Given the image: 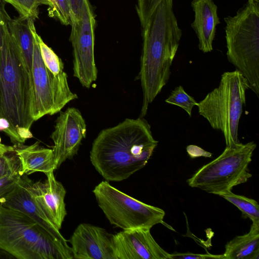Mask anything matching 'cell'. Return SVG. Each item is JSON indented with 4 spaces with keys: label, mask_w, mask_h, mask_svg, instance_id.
Returning a JSON list of instances; mask_svg holds the SVG:
<instances>
[{
    "label": "cell",
    "mask_w": 259,
    "mask_h": 259,
    "mask_svg": "<svg viewBox=\"0 0 259 259\" xmlns=\"http://www.w3.org/2000/svg\"><path fill=\"white\" fill-rule=\"evenodd\" d=\"M36 37L45 65L55 74H61L64 73V64L61 59L51 48L44 42L37 33L36 34Z\"/></svg>",
    "instance_id": "cell-21"
},
{
    "label": "cell",
    "mask_w": 259,
    "mask_h": 259,
    "mask_svg": "<svg viewBox=\"0 0 259 259\" xmlns=\"http://www.w3.org/2000/svg\"><path fill=\"white\" fill-rule=\"evenodd\" d=\"M229 61L259 95V3L248 1L236 14L224 18Z\"/></svg>",
    "instance_id": "cell-5"
},
{
    "label": "cell",
    "mask_w": 259,
    "mask_h": 259,
    "mask_svg": "<svg viewBox=\"0 0 259 259\" xmlns=\"http://www.w3.org/2000/svg\"><path fill=\"white\" fill-rule=\"evenodd\" d=\"M158 143L144 117L126 118L99 133L90 160L107 181H122L147 164Z\"/></svg>",
    "instance_id": "cell-1"
},
{
    "label": "cell",
    "mask_w": 259,
    "mask_h": 259,
    "mask_svg": "<svg viewBox=\"0 0 259 259\" xmlns=\"http://www.w3.org/2000/svg\"><path fill=\"white\" fill-rule=\"evenodd\" d=\"M223 255L225 259H258L259 225L252 223L248 233L228 242Z\"/></svg>",
    "instance_id": "cell-18"
},
{
    "label": "cell",
    "mask_w": 259,
    "mask_h": 259,
    "mask_svg": "<svg viewBox=\"0 0 259 259\" xmlns=\"http://www.w3.org/2000/svg\"><path fill=\"white\" fill-rule=\"evenodd\" d=\"M173 0H162L143 28V43L139 78L143 92L140 117L167 83L182 32L174 14Z\"/></svg>",
    "instance_id": "cell-2"
},
{
    "label": "cell",
    "mask_w": 259,
    "mask_h": 259,
    "mask_svg": "<svg viewBox=\"0 0 259 259\" xmlns=\"http://www.w3.org/2000/svg\"><path fill=\"white\" fill-rule=\"evenodd\" d=\"M7 23L11 36L19 49L30 74L33 58L34 40L27 19L21 17L12 19L9 15Z\"/></svg>",
    "instance_id": "cell-19"
},
{
    "label": "cell",
    "mask_w": 259,
    "mask_h": 259,
    "mask_svg": "<svg viewBox=\"0 0 259 259\" xmlns=\"http://www.w3.org/2000/svg\"><path fill=\"white\" fill-rule=\"evenodd\" d=\"M13 150V146H6L2 144H0V155Z\"/></svg>",
    "instance_id": "cell-32"
},
{
    "label": "cell",
    "mask_w": 259,
    "mask_h": 259,
    "mask_svg": "<svg viewBox=\"0 0 259 259\" xmlns=\"http://www.w3.org/2000/svg\"><path fill=\"white\" fill-rule=\"evenodd\" d=\"M186 151L191 158L198 157H211L212 153L206 151L201 147L194 145H188L186 147Z\"/></svg>",
    "instance_id": "cell-30"
},
{
    "label": "cell",
    "mask_w": 259,
    "mask_h": 259,
    "mask_svg": "<svg viewBox=\"0 0 259 259\" xmlns=\"http://www.w3.org/2000/svg\"><path fill=\"white\" fill-rule=\"evenodd\" d=\"M162 0H138L137 13L142 27L153 11Z\"/></svg>",
    "instance_id": "cell-27"
},
{
    "label": "cell",
    "mask_w": 259,
    "mask_h": 259,
    "mask_svg": "<svg viewBox=\"0 0 259 259\" xmlns=\"http://www.w3.org/2000/svg\"><path fill=\"white\" fill-rule=\"evenodd\" d=\"M69 2L71 22L78 19L82 12L86 0H68Z\"/></svg>",
    "instance_id": "cell-29"
},
{
    "label": "cell",
    "mask_w": 259,
    "mask_h": 259,
    "mask_svg": "<svg viewBox=\"0 0 259 259\" xmlns=\"http://www.w3.org/2000/svg\"><path fill=\"white\" fill-rule=\"evenodd\" d=\"M13 146L21 163L22 175L35 172L46 174L57 169L53 150L40 146L38 142L29 146L18 143Z\"/></svg>",
    "instance_id": "cell-17"
},
{
    "label": "cell",
    "mask_w": 259,
    "mask_h": 259,
    "mask_svg": "<svg viewBox=\"0 0 259 259\" xmlns=\"http://www.w3.org/2000/svg\"><path fill=\"white\" fill-rule=\"evenodd\" d=\"M21 169L0 177V198L12 191L19 183L21 177Z\"/></svg>",
    "instance_id": "cell-26"
},
{
    "label": "cell",
    "mask_w": 259,
    "mask_h": 259,
    "mask_svg": "<svg viewBox=\"0 0 259 259\" xmlns=\"http://www.w3.org/2000/svg\"><path fill=\"white\" fill-rule=\"evenodd\" d=\"M256 147L254 142L226 146L223 153L187 180L189 186L219 195L231 191L252 177L248 165Z\"/></svg>",
    "instance_id": "cell-7"
},
{
    "label": "cell",
    "mask_w": 259,
    "mask_h": 259,
    "mask_svg": "<svg viewBox=\"0 0 259 259\" xmlns=\"http://www.w3.org/2000/svg\"><path fill=\"white\" fill-rule=\"evenodd\" d=\"M248 89L247 82L239 71L225 72L219 86L196 105L199 114L212 128L223 134L227 147L240 143L238 126Z\"/></svg>",
    "instance_id": "cell-6"
},
{
    "label": "cell",
    "mask_w": 259,
    "mask_h": 259,
    "mask_svg": "<svg viewBox=\"0 0 259 259\" xmlns=\"http://www.w3.org/2000/svg\"><path fill=\"white\" fill-rule=\"evenodd\" d=\"M112 236L101 227L80 224L69 240L73 258L114 259Z\"/></svg>",
    "instance_id": "cell-13"
},
{
    "label": "cell",
    "mask_w": 259,
    "mask_h": 259,
    "mask_svg": "<svg viewBox=\"0 0 259 259\" xmlns=\"http://www.w3.org/2000/svg\"><path fill=\"white\" fill-rule=\"evenodd\" d=\"M8 15L0 6V117L10 123L12 143L23 144L33 137L32 88L29 70L10 33Z\"/></svg>",
    "instance_id": "cell-3"
},
{
    "label": "cell",
    "mask_w": 259,
    "mask_h": 259,
    "mask_svg": "<svg viewBox=\"0 0 259 259\" xmlns=\"http://www.w3.org/2000/svg\"><path fill=\"white\" fill-rule=\"evenodd\" d=\"M150 229L123 230L112 236L114 259H171L152 236Z\"/></svg>",
    "instance_id": "cell-12"
},
{
    "label": "cell",
    "mask_w": 259,
    "mask_h": 259,
    "mask_svg": "<svg viewBox=\"0 0 259 259\" xmlns=\"http://www.w3.org/2000/svg\"><path fill=\"white\" fill-rule=\"evenodd\" d=\"M0 249L18 259H72L71 247L32 219L0 204Z\"/></svg>",
    "instance_id": "cell-4"
},
{
    "label": "cell",
    "mask_w": 259,
    "mask_h": 259,
    "mask_svg": "<svg viewBox=\"0 0 259 259\" xmlns=\"http://www.w3.org/2000/svg\"><path fill=\"white\" fill-rule=\"evenodd\" d=\"M191 6L194 12L191 27L198 37V48L204 53L211 52L216 26L220 23L218 7L212 0H193Z\"/></svg>",
    "instance_id": "cell-16"
},
{
    "label": "cell",
    "mask_w": 259,
    "mask_h": 259,
    "mask_svg": "<svg viewBox=\"0 0 259 259\" xmlns=\"http://www.w3.org/2000/svg\"><path fill=\"white\" fill-rule=\"evenodd\" d=\"M248 1H253V2H256L259 3V0H248Z\"/></svg>",
    "instance_id": "cell-34"
},
{
    "label": "cell",
    "mask_w": 259,
    "mask_h": 259,
    "mask_svg": "<svg viewBox=\"0 0 259 259\" xmlns=\"http://www.w3.org/2000/svg\"><path fill=\"white\" fill-rule=\"evenodd\" d=\"M0 131L6 133L11 142H13V135L11 130L10 123L7 119L4 117H0Z\"/></svg>",
    "instance_id": "cell-31"
},
{
    "label": "cell",
    "mask_w": 259,
    "mask_h": 259,
    "mask_svg": "<svg viewBox=\"0 0 259 259\" xmlns=\"http://www.w3.org/2000/svg\"><path fill=\"white\" fill-rule=\"evenodd\" d=\"M11 5L18 12L19 16L35 20L38 18V7L41 5H48L45 0H4Z\"/></svg>",
    "instance_id": "cell-22"
},
{
    "label": "cell",
    "mask_w": 259,
    "mask_h": 259,
    "mask_svg": "<svg viewBox=\"0 0 259 259\" xmlns=\"http://www.w3.org/2000/svg\"><path fill=\"white\" fill-rule=\"evenodd\" d=\"M34 40L32 68L31 114L34 121L59 112L69 102L78 98L69 86L66 73L55 74L45 65L36 37L34 20L27 19Z\"/></svg>",
    "instance_id": "cell-8"
},
{
    "label": "cell",
    "mask_w": 259,
    "mask_h": 259,
    "mask_svg": "<svg viewBox=\"0 0 259 259\" xmlns=\"http://www.w3.org/2000/svg\"><path fill=\"white\" fill-rule=\"evenodd\" d=\"M171 259H207L217 258L225 259L223 254H212L210 253L199 254L191 252L175 253L170 254Z\"/></svg>",
    "instance_id": "cell-28"
},
{
    "label": "cell",
    "mask_w": 259,
    "mask_h": 259,
    "mask_svg": "<svg viewBox=\"0 0 259 259\" xmlns=\"http://www.w3.org/2000/svg\"><path fill=\"white\" fill-rule=\"evenodd\" d=\"M47 3H48V6L49 7H50L51 6V4H52V0H45Z\"/></svg>",
    "instance_id": "cell-33"
},
{
    "label": "cell",
    "mask_w": 259,
    "mask_h": 259,
    "mask_svg": "<svg viewBox=\"0 0 259 259\" xmlns=\"http://www.w3.org/2000/svg\"><path fill=\"white\" fill-rule=\"evenodd\" d=\"M1 144V138L0 137V144Z\"/></svg>",
    "instance_id": "cell-35"
},
{
    "label": "cell",
    "mask_w": 259,
    "mask_h": 259,
    "mask_svg": "<svg viewBox=\"0 0 259 259\" xmlns=\"http://www.w3.org/2000/svg\"><path fill=\"white\" fill-rule=\"evenodd\" d=\"M45 175L47 179L44 182H34L29 179L28 190L44 213L60 230L67 214L64 201L66 191L56 179L54 171Z\"/></svg>",
    "instance_id": "cell-14"
},
{
    "label": "cell",
    "mask_w": 259,
    "mask_h": 259,
    "mask_svg": "<svg viewBox=\"0 0 259 259\" xmlns=\"http://www.w3.org/2000/svg\"><path fill=\"white\" fill-rule=\"evenodd\" d=\"M50 17L58 19L63 24H71V11L68 0H52L48 9Z\"/></svg>",
    "instance_id": "cell-24"
},
{
    "label": "cell",
    "mask_w": 259,
    "mask_h": 259,
    "mask_svg": "<svg viewBox=\"0 0 259 259\" xmlns=\"http://www.w3.org/2000/svg\"><path fill=\"white\" fill-rule=\"evenodd\" d=\"M97 203L111 225L123 230L151 229L163 223L164 211L140 201L102 181L93 191Z\"/></svg>",
    "instance_id": "cell-9"
},
{
    "label": "cell",
    "mask_w": 259,
    "mask_h": 259,
    "mask_svg": "<svg viewBox=\"0 0 259 259\" xmlns=\"http://www.w3.org/2000/svg\"><path fill=\"white\" fill-rule=\"evenodd\" d=\"M236 206L244 218L249 219L253 224L259 225V205L254 199L233 193L232 191L219 195Z\"/></svg>",
    "instance_id": "cell-20"
},
{
    "label": "cell",
    "mask_w": 259,
    "mask_h": 259,
    "mask_svg": "<svg viewBox=\"0 0 259 259\" xmlns=\"http://www.w3.org/2000/svg\"><path fill=\"white\" fill-rule=\"evenodd\" d=\"M165 102L167 104L176 105L182 108L187 113L190 117L192 116L193 107L196 106L197 103L194 98L185 91L181 85L176 87L171 92Z\"/></svg>",
    "instance_id": "cell-23"
},
{
    "label": "cell",
    "mask_w": 259,
    "mask_h": 259,
    "mask_svg": "<svg viewBox=\"0 0 259 259\" xmlns=\"http://www.w3.org/2000/svg\"><path fill=\"white\" fill-rule=\"evenodd\" d=\"M87 135V125L80 111L69 107L60 111L51 135L53 152L57 168L75 156Z\"/></svg>",
    "instance_id": "cell-11"
},
{
    "label": "cell",
    "mask_w": 259,
    "mask_h": 259,
    "mask_svg": "<svg viewBox=\"0 0 259 259\" xmlns=\"http://www.w3.org/2000/svg\"><path fill=\"white\" fill-rule=\"evenodd\" d=\"M73 76L89 89L96 81L98 69L94 56L95 19L88 0L79 18L71 22Z\"/></svg>",
    "instance_id": "cell-10"
},
{
    "label": "cell",
    "mask_w": 259,
    "mask_h": 259,
    "mask_svg": "<svg viewBox=\"0 0 259 259\" xmlns=\"http://www.w3.org/2000/svg\"><path fill=\"white\" fill-rule=\"evenodd\" d=\"M18 169L21 165L14 149L0 155V177Z\"/></svg>",
    "instance_id": "cell-25"
},
{
    "label": "cell",
    "mask_w": 259,
    "mask_h": 259,
    "mask_svg": "<svg viewBox=\"0 0 259 259\" xmlns=\"http://www.w3.org/2000/svg\"><path fill=\"white\" fill-rule=\"evenodd\" d=\"M29 180L27 175H23L19 184L12 191L0 198V204L25 214L47 231L56 240L68 245L60 230L49 220L32 198L28 190Z\"/></svg>",
    "instance_id": "cell-15"
}]
</instances>
